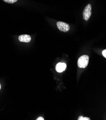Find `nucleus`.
Wrapping results in <instances>:
<instances>
[{
  "label": "nucleus",
  "mask_w": 106,
  "mask_h": 120,
  "mask_svg": "<svg viewBox=\"0 0 106 120\" xmlns=\"http://www.w3.org/2000/svg\"><path fill=\"white\" fill-rule=\"evenodd\" d=\"M89 62V56L87 55H83L80 56L78 60L77 65L80 68H85L88 65Z\"/></svg>",
  "instance_id": "f257e3e1"
},
{
  "label": "nucleus",
  "mask_w": 106,
  "mask_h": 120,
  "mask_svg": "<svg viewBox=\"0 0 106 120\" xmlns=\"http://www.w3.org/2000/svg\"><path fill=\"white\" fill-rule=\"evenodd\" d=\"M91 10L92 7L91 4H88L85 7L83 12V16L84 19L86 21H88L90 18L92 14Z\"/></svg>",
  "instance_id": "f03ea898"
},
{
  "label": "nucleus",
  "mask_w": 106,
  "mask_h": 120,
  "mask_svg": "<svg viewBox=\"0 0 106 120\" xmlns=\"http://www.w3.org/2000/svg\"><path fill=\"white\" fill-rule=\"evenodd\" d=\"M56 25L57 28L61 31L66 32L69 30L70 26L67 23L60 21L56 23Z\"/></svg>",
  "instance_id": "7ed1b4c3"
},
{
  "label": "nucleus",
  "mask_w": 106,
  "mask_h": 120,
  "mask_svg": "<svg viewBox=\"0 0 106 120\" xmlns=\"http://www.w3.org/2000/svg\"><path fill=\"white\" fill-rule=\"evenodd\" d=\"M19 40L22 42L29 43L31 40V38L29 35L28 34H22L19 37Z\"/></svg>",
  "instance_id": "20e7f679"
},
{
  "label": "nucleus",
  "mask_w": 106,
  "mask_h": 120,
  "mask_svg": "<svg viewBox=\"0 0 106 120\" xmlns=\"http://www.w3.org/2000/svg\"><path fill=\"white\" fill-rule=\"evenodd\" d=\"M66 64L64 63H58L55 67L56 70L59 73L62 72L66 68Z\"/></svg>",
  "instance_id": "39448f33"
},
{
  "label": "nucleus",
  "mask_w": 106,
  "mask_h": 120,
  "mask_svg": "<svg viewBox=\"0 0 106 120\" xmlns=\"http://www.w3.org/2000/svg\"><path fill=\"white\" fill-rule=\"evenodd\" d=\"M4 1L7 3H9V4H13L15 3V2H16L18 0H4Z\"/></svg>",
  "instance_id": "423d86ee"
},
{
  "label": "nucleus",
  "mask_w": 106,
  "mask_h": 120,
  "mask_svg": "<svg viewBox=\"0 0 106 120\" xmlns=\"http://www.w3.org/2000/svg\"><path fill=\"white\" fill-rule=\"evenodd\" d=\"M78 120H90V119L88 117H84L83 116H80L78 117Z\"/></svg>",
  "instance_id": "0eeeda50"
},
{
  "label": "nucleus",
  "mask_w": 106,
  "mask_h": 120,
  "mask_svg": "<svg viewBox=\"0 0 106 120\" xmlns=\"http://www.w3.org/2000/svg\"><path fill=\"white\" fill-rule=\"evenodd\" d=\"M102 55L105 58H106V49L102 51Z\"/></svg>",
  "instance_id": "6e6552de"
},
{
  "label": "nucleus",
  "mask_w": 106,
  "mask_h": 120,
  "mask_svg": "<svg viewBox=\"0 0 106 120\" xmlns=\"http://www.w3.org/2000/svg\"><path fill=\"white\" fill-rule=\"evenodd\" d=\"M37 120H44V119L42 117H39L37 119Z\"/></svg>",
  "instance_id": "1a4fd4ad"
},
{
  "label": "nucleus",
  "mask_w": 106,
  "mask_h": 120,
  "mask_svg": "<svg viewBox=\"0 0 106 120\" xmlns=\"http://www.w3.org/2000/svg\"><path fill=\"white\" fill-rule=\"evenodd\" d=\"M0 89H1V85H0Z\"/></svg>",
  "instance_id": "9d476101"
}]
</instances>
